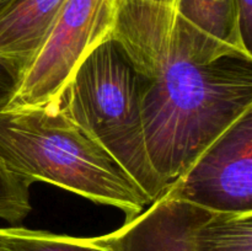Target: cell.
<instances>
[{"instance_id":"9a60e30c","label":"cell","mask_w":252,"mask_h":251,"mask_svg":"<svg viewBox=\"0 0 252 251\" xmlns=\"http://www.w3.org/2000/svg\"><path fill=\"white\" fill-rule=\"evenodd\" d=\"M12 2V0H0V12L5 9V7L9 6Z\"/></svg>"},{"instance_id":"5b68a950","label":"cell","mask_w":252,"mask_h":251,"mask_svg":"<svg viewBox=\"0 0 252 251\" xmlns=\"http://www.w3.org/2000/svg\"><path fill=\"white\" fill-rule=\"evenodd\" d=\"M165 192L212 212H252V108L231 123Z\"/></svg>"},{"instance_id":"6da1fadb","label":"cell","mask_w":252,"mask_h":251,"mask_svg":"<svg viewBox=\"0 0 252 251\" xmlns=\"http://www.w3.org/2000/svg\"><path fill=\"white\" fill-rule=\"evenodd\" d=\"M111 37L142 75L148 157L170 186L252 108V58L197 61L177 32L174 7L147 0L123 1Z\"/></svg>"},{"instance_id":"ba28073f","label":"cell","mask_w":252,"mask_h":251,"mask_svg":"<svg viewBox=\"0 0 252 251\" xmlns=\"http://www.w3.org/2000/svg\"><path fill=\"white\" fill-rule=\"evenodd\" d=\"M65 0H12L0 12V54L25 71L48 36Z\"/></svg>"},{"instance_id":"5bb4252c","label":"cell","mask_w":252,"mask_h":251,"mask_svg":"<svg viewBox=\"0 0 252 251\" xmlns=\"http://www.w3.org/2000/svg\"><path fill=\"white\" fill-rule=\"evenodd\" d=\"M147 1H152V2H157V4H162V5H167V6H175L176 4V0H147Z\"/></svg>"},{"instance_id":"4fadbf2b","label":"cell","mask_w":252,"mask_h":251,"mask_svg":"<svg viewBox=\"0 0 252 251\" xmlns=\"http://www.w3.org/2000/svg\"><path fill=\"white\" fill-rule=\"evenodd\" d=\"M239 31L241 39L249 52L252 47V0H236ZM252 53V52H251Z\"/></svg>"},{"instance_id":"3957f363","label":"cell","mask_w":252,"mask_h":251,"mask_svg":"<svg viewBox=\"0 0 252 251\" xmlns=\"http://www.w3.org/2000/svg\"><path fill=\"white\" fill-rule=\"evenodd\" d=\"M142 94V75L125 48L110 37L79 64L58 100L154 202L169 186L148 157Z\"/></svg>"},{"instance_id":"8992f818","label":"cell","mask_w":252,"mask_h":251,"mask_svg":"<svg viewBox=\"0 0 252 251\" xmlns=\"http://www.w3.org/2000/svg\"><path fill=\"white\" fill-rule=\"evenodd\" d=\"M211 212L164 192L110 236L116 251H196L193 233Z\"/></svg>"},{"instance_id":"277c9868","label":"cell","mask_w":252,"mask_h":251,"mask_svg":"<svg viewBox=\"0 0 252 251\" xmlns=\"http://www.w3.org/2000/svg\"><path fill=\"white\" fill-rule=\"evenodd\" d=\"M125 0H65L43 44L5 107L58 98L79 64L110 38Z\"/></svg>"},{"instance_id":"52a82bcc","label":"cell","mask_w":252,"mask_h":251,"mask_svg":"<svg viewBox=\"0 0 252 251\" xmlns=\"http://www.w3.org/2000/svg\"><path fill=\"white\" fill-rule=\"evenodd\" d=\"M174 9L177 32L197 61L252 58L239 31L236 0H176Z\"/></svg>"},{"instance_id":"9c48e42d","label":"cell","mask_w":252,"mask_h":251,"mask_svg":"<svg viewBox=\"0 0 252 251\" xmlns=\"http://www.w3.org/2000/svg\"><path fill=\"white\" fill-rule=\"evenodd\" d=\"M196 251H252V212H211L193 233Z\"/></svg>"},{"instance_id":"7a4b0ae2","label":"cell","mask_w":252,"mask_h":251,"mask_svg":"<svg viewBox=\"0 0 252 251\" xmlns=\"http://www.w3.org/2000/svg\"><path fill=\"white\" fill-rule=\"evenodd\" d=\"M0 159L27 184L43 181L125 212L130 220L150 199L117 161L62 108L58 98L0 110Z\"/></svg>"},{"instance_id":"7c38bea8","label":"cell","mask_w":252,"mask_h":251,"mask_svg":"<svg viewBox=\"0 0 252 251\" xmlns=\"http://www.w3.org/2000/svg\"><path fill=\"white\" fill-rule=\"evenodd\" d=\"M24 74L25 68L21 64L0 54V110L15 96Z\"/></svg>"},{"instance_id":"30bf717a","label":"cell","mask_w":252,"mask_h":251,"mask_svg":"<svg viewBox=\"0 0 252 251\" xmlns=\"http://www.w3.org/2000/svg\"><path fill=\"white\" fill-rule=\"evenodd\" d=\"M0 251H116V249L110 234L79 238L10 226L0 229Z\"/></svg>"},{"instance_id":"8fae6325","label":"cell","mask_w":252,"mask_h":251,"mask_svg":"<svg viewBox=\"0 0 252 251\" xmlns=\"http://www.w3.org/2000/svg\"><path fill=\"white\" fill-rule=\"evenodd\" d=\"M30 211V185L11 174L0 159V219L19 224Z\"/></svg>"}]
</instances>
